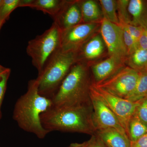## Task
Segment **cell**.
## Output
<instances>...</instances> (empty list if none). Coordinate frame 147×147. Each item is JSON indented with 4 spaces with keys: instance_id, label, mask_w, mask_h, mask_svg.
<instances>
[{
    "instance_id": "obj_1",
    "label": "cell",
    "mask_w": 147,
    "mask_h": 147,
    "mask_svg": "<svg viewBox=\"0 0 147 147\" xmlns=\"http://www.w3.org/2000/svg\"><path fill=\"white\" fill-rule=\"evenodd\" d=\"M42 126L50 132L58 131L92 135L96 129L92 103L73 106H53L41 114Z\"/></svg>"
},
{
    "instance_id": "obj_2",
    "label": "cell",
    "mask_w": 147,
    "mask_h": 147,
    "mask_svg": "<svg viewBox=\"0 0 147 147\" xmlns=\"http://www.w3.org/2000/svg\"><path fill=\"white\" fill-rule=\"evenodd\" d=\"M53 105L51 98L38 92L36 79L30 80L27 92L15 103L13 118L21 129L43 139L50 132L42 126L40 115Z\"/></svg>"
},
{
    "instance_id": "obj_3",
    "label": "cell",
    "mask_w": 147,
    "mask_h": 147,
    "mask_svg": "<svg viewBox=\"0 0 147 147\" xmlns=\"http://www.w3.org/2000/svg\"><path fill=\"white\" fill-rule=\"evenodd\" d=\"M88 67L83 62L77 61L53 98V106H73L92 103L91 85Z\"/></svg>"
},
{
    "instance_id": "obj_4",
    "label": "cell",
    "mask_w": 147,
    "mask_h": 147,
    "mask_svg": "<svg viewBox=\"0 0 147 147\" xmlns=\"http://www.w3.org/2000/svg\"><path fill=\"white\" fill-rule=\"evenodd\" d=\"M77 61L76 53L63 52L60 48L54 53L36 79L40 94L52 99Z\"/></svg>"
},
{
    "instance_id": "obj_5",
    "label": "cell",
    "mask_w": 147,
    "mask_h": 147,
    "mask_svg": "<svg viewBox=\"0 0 147 147\" xmlns=\"http://www.w3.org/2000/svg\"><path fill=\"white\" fill-rule=\"evenodd\" d=\"M61 37L60 29L53 23L43 33L29 41L27 53L31 58L32 64L38 74L53 54L60 49Z\"/></svg>"
},
{
    "instance_id": "obj_6",
    "label": "cell",
    "mask_w": 147,
    "mask_h": 147,
    "mask_svg": "<svg viewBox=\"0 0 147 147\" xmlns=\"http://www.w3.org/2000/svg\"><path fill=\"white\" fill-rule=\"evenodd\" d=\"M90 92L100 99L115 115L128 135L129 122L141 101L131 102L113 95L96 86L93 83L90 87Z\"/></svg>"
},
{
    "instance_id": "obj_7",
    "label": "cell",
    "mask_w": 147,
    "mask_h": 147,
    "mask_svg": "<svg viewBox=\"0 0 147 147\" xmlns=\"http://www.w3.org/2000/svg\"><path fill=\"white\" fill-rule=\"evenodd\" d=\"M140 72L129 67H124L108 79L93 84L109 93L126 99L134 90Z\"/></svg>"
},
{
    "instance_id": "obj_8",
    "label": "cell",
    "mask_w": 147,
    "mask_h": 147,
    "mask_svg": "<svg viewBox=\"0 0 147 147\" xmlns=\"http://www.w3.org/2000/svg\"><path fill=\"white\" fill-rule=\"evenodd\" d=\"M100 23H81L61 31V49L63 52L77 53L100 30Z\"/></svg>"
},
{
    "instance_id": "obj_9",
    "label": "cell",
    "mask_w": 147,
    "mask_h": 147,
    "mask_svg": "<svg viewBox=\"0 0 147 147\" xmlns=\"http://www.w3.org/2000/svg\"><path fill=\"white\" fill-rule=\"evenodd\" d=\"M100 30L110 57H115L126 61L128 55L124 42L123 29L103 18L100 22Z\"/></svg>"
},
{
    "instance_id": "obj_10",
    "label": "cell",
    "mask_w": 147,
    "mask_h": 147,
    "mask_svg": "<svg viewBox=\"0 0 147 147\" xmlns=\"http://www.w3.org/2000/svg\"><path fill=\"white\" fill-rule=\"evenodd\" d=\"M90 98L93 109L94 122L96 130L113 128L127 134L113 112L100 99L91 93Z\"/></svg>"
},
{
    "instance_id": "obj_11",
    "label": "cell",
    "mask_w": 147,
    "mask_h": 147,
    "mask_svg": "<svg viewBox=\"0 0 147 147\" xmlns=\"http://www.w3.org/2000/svg\"><path fill=\"white\" fill-rule=\"evenodd\" d=\"M61 31L82 23L78 1H66L59 12L53 18Z\"/></svg>"
},
{
    "instance_id": "obj_12",
    "label": "cell",
    "mask_w": 147,
    "mask_h": 147,
    "mask_svg": "<svg viewBox=\"0 0 147 147\" xmlns=\"http://www.w3.org/2000/svg\"><path fill=\"white\" fill-rule=\"evenodd\" d=\"M125 61L114 57L92 66V70L95 83H99L110 78L124 67Z\"/></svg>"
},
{
    "instance_id": "obj_13",
    "label": "cell",
    "mask_w": 147,
    "mask_h": 147,
    "mask_svg": "<svg viewBox=\"0 0 147 147\" xmlns=\"http://www.w3.org/2000/svg\"><path fill=\"white\" fill-rule=\"evenodd\" d=\"M105 44L101 35H95L76 53L78 61L85 62L100 57L103 54Z\"/></svg>"
},
{
    "instance_id": "obj_14",
    "label": "cell",
    "mask_w": 147,
    "mask_h": 147,
    "mask_svg": "<svg viewBox=\"0 0 147 147\" xmlns=\"http://www.w3.org/2000/svg\"><path fill=\"white\" fill-rule=\"evenodd\" d=\"M95 134L107 147H131V141L127 134L113 128L97 129Z\"/></svg>"
},
{
    "instance_id": "obj_15",
    "label": "cell",
    "mask_w": 147,
    "mask_h": 147,
    "mask_svg": "<svg viewBox=\"0 0 147 147\" xmlns=\"http://www.w3.org/2000/svg\"><path fill=\"white\" fill-rule=\"evenodd\" d=\"M66 1L63 0H21L20 7H29L41 11L53 18L59 12Z\"/></svg>"
},
{
    "instance_id": "obj_16",
    "label": "cell",
    "mask_w": 147,
    "mask_h": 147,
    "mask_svg": "<svg viewBox=\"0 0 147 147\" xmlns=\"http://www.w3.org/2000/svg\"><path fill=\"white\" fill-rule=\"evenodd\" d=\"M128 9L130 25L147 28V0H129Z\"/></svg>"
},
{
    "instance_id": "obj_17",
    "label": "cell",
    "mask_w": 147,
    "mask_h": 147,
    "mask_svg": "<svg viewBox=\"0 0 147 147\" xmlns=\"http://www.w3.org/2000/svg\"><path fill=\"white\" fill-rule=\"evenodd\" d=\"M82 23H100L103 18L101 8L96 1L93 0L78 1Z\"/></svg>"
},
{
    "instance_id": "obj_18",
    "label": "cell",
    "mask_w": 147,
    "mask_h": 147,
    "mask_svg": "<svg viewBox=\"0 0 147 147\" xmlns=\"http://www.w3.org/2000/svg\"><path fill=\"white\" fill-rule=\"evenodd\" d=\"M125 63L129 67L139 72L147 71V50L139 47L129 55Z\"/></svg>"
},
{
    "instance_id": "obj_19",
    "label": "cell",
    "mask_w": 147,
    "mask_h": 147,
    "mask_svg": "<svg viewBox=\"0 0 147 147\" xmlns=\"http://www.w3.org/2000/svg\"><path fill=\"white\" fill-rule=\"evenodd\" d=\"M147 132V125L134 115L128 126V136L131 142L137 141Z\"/></svg>"
},
{
    "instance_id": "obj_20",
    "label": "cell",
    "mask_w": 147,
    "mask_h": 147,
    "mask_svg": "<svg viewBox=\"0 0 147 147\" xmlns=\"http://www.w3.org/2000/svg\"><path fill=\"white\" fill-rule=\"evenodd\" d=\"M147 97V71L140 72L139 79L134 90L126 99L131 102L141 101Z\"/></svg>"
},
{
    "instance_id": "obj_21",
    "label": "cell",
    "mask_w": 147,
    "mask_h": 147,
    "mask_svg": "<svg viewBox=\"0 0 147 147\" xmlns=\"http://www.w3.org/2000/svg\"><path fill=\"white\" fill-rule=\"evenodd\" d=\"M99 1L103 18L111 23L119 26L117 13V1L100 0Z\"/></svg>"
},
{
    "instance_id": "obj_22",
    "label": "cell",
    "mask_w": 147,
    "mask_h": 147,
    "mask_svg": "<svg viewBox=\"0 0 147 147\" xmlns=\"http://www.w3.org/2000/svg\"><path fill=\"white\" fill-rule=\"evenodd\" d=\"M129 1H117V13L119 22V26L130 24L131 23V17L129 13L128 9Z\"/></svg>"
},
{
    "instance_id": "obj_23",
    "label": "cell",
    "mask_w": 147,
    "mask_h": 147,
    "mask_svg": "<svg viewBox=\"0 0 147 147\" xmlns=\"http://www.w3.org/2000/svg\"><path fill=\"white\" fill-rule=\"evenodd\" d=\"M21 0H3L0 7V19L6 21L11 13L20 7Z\"/></svg>"
},
{
    "instance_id": "obj_24",
    "label": "cell",
    "mask_w": 147,
    "mask_h": 147,
    "mask_svg": "<svg viewBox=\"0 0 147 147\" xmlns=\"http://www.w3.org/2000/svg\"><path fill=\"white\" fill-rule=\"evenodd\" d=\"M10 73V69L8 68H7L5 70L0 72V119L2 116L1 108L5 94L7 85Z\"/></svg>"
},
{
    "instance_id": "obj_25",
    "label": "cell",
    "mask_w": 147,
    "mask_h": 147,
    "mask_svg": "<svg viewBox=\"0 0 147 147\" xmlns=\"http://www.w3.org/2000/svg\"><path fill=\"white\" fill-rule=\"evenodd\" d=\"M122 29L123 30L124 42L128 56L139 48V43L131 36V35L126 30Z\"/></svg>"
},
{
    "instance_id": "obj_26",
    "label": "cell",
    "mask_w": 147,
    "mask_h": 147,
    "mask_svg": "<svg viewBox=\"0 0 147 147\" xmlns=\"http://www.w3.org/2000/svg\"><path fill=\"white\" fill-rule=\"evenodd\" d=\"M134 115L147 125V97L140 101Z\"/></svg>"
},
{
    "instance_id": "obj_27",
    "label": "cell",
    "mask_w": 147,
    "mask_h": 147,
    "mask_svg": "<svg viewBox=\"0 0 147 147\" xmlns=\"http://www.w3.org/2000/svg\"><path fill=\"white\" fill-rule=\"evenodd\" d=\"M120 27L126 30L139 43V39L142 36L144 28L142 27L134 26L130 24H127Z\"/></svg>"
},
{
    "instance_id": "obj_28",
    "label": "cell",
    "mask_w": 147,
    "mask_h": 147,
    "mask_svg": "<svg viewBox=\"0 0 147 147\" xmlns=\"http://www.w3.org/2000/svg\"><path fill=\"white\" fill-rule=\"evenodd\" d=\"M89 141L90 147H106L104 143L96 134L92 135Z\"/></svg>"
},
{
    "instance_id": "obj_29",
    "label": "cell",
    "mask_w": 147,
    "mask_h": 147,
    "mask_svg": "<svg viewBox=\"0 0 147 147\" xmlns=\"http://www.w3.org/2000/svg\"><path fill=\"white\" fill-rule=\"evenodd\" d=\"M131 147H147V132L137 141L131 142Z\"/></svg>"
},
{
    "instance_id": "obj_30",
    "label": "cell",
    "mask_w": 147,
    "mask_h": 147,
    "mask_svg": "<svg viewBox=\"0 0 147 147\" xmlns=\"http://www.w3.org/2000/svg\"><path fill=\"white\" fill-rule=\"evenodd\" d=\"M139 47L147 50V28L144 30L139 41Z\"/></svg>"
},
{
    "instance_id": "obj_31",
    "label": "cell",
    "mask_w": 147,
    "mask_h": 147,
    "mask_svg": "<svg viewBox=\"0 0 147 147\" xmlns=\"http://www.w3.org/2000/svg\"><path fill=\"white\" fill-rule=\"evenodd\" d=\"M67 147H90V141L89 140L81 143H72Z\"/></svg>"
},
{
    "instance_id": "obj_32",
    "label": "cell",
    "mask_w": 147,
    "mask_h": 147,
    "mask_svg": "<svg viewBox=\"0 0 147 147\" xmlns=\"http://www.w3.org/2000/svg\"><path fill=\"white\" fill-rule=\"evenodd\" d=\"M6 68V67H4L3 66L0 65V72L5 70Z\"/></svg>"
},
{
    "instance_id": "obj_33",
    "label": "cell",
    "mask_w": 147,
    "mask_h": 147,
    "mask_svg": "<svg viewBox=\"0 0 147 147\" xmlns=\"http://www.w3.org/2000/svg\"><path fill=\"white\" fill-rule=\"evenodd\" d=\"M5 22V21H3V20L0 19V29H1V28L3 25V24H4Z\"/></svg>"
},
{
    "instance_id": "obj_34",
    "label": "cell",
    "mask_w": 147,
    "mask_h": 147,
    "mask_svg": "<svg viewBox=\"0 0 147 147\" xmlns=\"http://www.w3.org/2000/svg\"><path fill=\"white\" fill-rule=\"evenodd\" d=\"M3 0H0V7H1V5L2 4Z\"/></svg>"
}]
</instances>
